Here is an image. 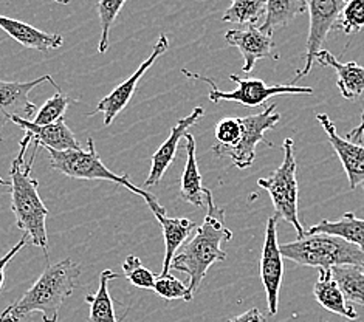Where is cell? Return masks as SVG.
<instances>
[{
	"mask_svg": "<svg viewBox=\"0 0 364 322\" xmlns=\"http://www.w3.org/2000/svg\"><path fill=\"white\" fill-rule=\"evenodd\" d=\"M363 136H364V110H363V115H361V123L357 129H353L352 132L348 134V140H350L352 143H361L363 141Z\"/></svg>",
	"mask_w": 364,
	"mask_h": 322,
	"instance_id": "cell-35",
	"label": "cell"
},
{
	"mask_svg": "<svg viewBox=\"0 0 364 322\" xmlns=\"http://www.w3.org/2000/svg\"><path fill=\"white\" fill-rule=\"evenodd\" d=\"M240 134V118H223L215 126V138H218L215 146L232 147L234 144H237Z\"/></svg>",
	"mask_w": 364,
	"mask_h": 322,
	"instance_id": "cell-32",
	"label": "cell"
},
{
	"mask_svg": "<svg viewBox=\"0 0 364 322\" xmlns=\"http://www.w3.org/2000/svg\"><path fill=\"white\" fill-rule=\"evenodd\" d=\"M203 115H205V109L196 107L188 117L178 119L177 123L171 127V134L168 136V140L164 141L159 147V151L152 155L151 171H149V176H147V178L144 181V185H143L144 188L159 185L160 180L163 178V176L166 173L172 161H174V159H176L180 140L186 136L188 129L193 127Z\"/></svg>",
	"mask_w": 364,
	"mask_h": 322,
	"instance_id": "cell-15",
	"label": "cell"
},
{
	"mask_svg": "<svg viewBox=\"0 0 364 322\" xmlns=\"http://www.w3.org/2000/svg\"><path fill=\"white\" fill-rule=\"evenodd\" d=\"M27 242H28L27 239L22 237L19 242H17V245L13 247V249L8 251L6 254L2 259H0V290L4 289V284H5V268H6V265L10 264V260L14 259L17 252H19L25 245H27Z\"/></svg>",
	"mask_w": 364,
	"mask_h": 322,
	"instance_id": "cell-33",
	"label": "cell"
},
{
	"mask_svg": "<svg viewBox=\"0 0 364 322\" xmlns=\"http://www.w3.org/2000/svg\"><path fill=\"white\" fill-rule=\"evenodd\" d=\"M154 291L166 301L183 299V301L189 302L194 298V296L191 294L188 285H185L183 282L177 279V277H174L172 274H160L155 277Z\"/></svg>",
	"mask_w": 364,
	"mask_h": 322,
	"instance_id": "cell-29",
	"label": "cell"
},
{
	"mask_svg": "<svg viewBox=\"0 0 364 322\" xmlns=\"http://www.w3.org/2000/svg\"><path fill=\"white\" fill-rule=\"evenodd\" d=\"M307 11L306 0H268L265 8V21L261 25L262 31L272 33L276 27L290 23L298 14Z\"/></svg>",
	"mask_w": 364,
	"mask_h": 322,
	"instance_id": "cell-24",
	"label": "cell"
},
{
	"mask_svg": "<svg viewBox=\"0 0 364 322\" xmlns=\"http://www.w3.org/2000/svg\"><path fill=\"white\" fill-rule=\"evenodd\" d=\"M282 257L302 267L332 269L336 267L364 268V251L352 243L327 234H304V237L279 245Z\"/></svg>",
	"mask_w": 364,
	"mask_h": 322,
	"instance_id": "cell-4",
	"label": "cell"
},
{
	"mask_svg": "<svg viewBox=\"0 0 364 322\" xmlns=\"http://www.w3.org/2000/svg\"><path fill=\"white\" fill-rule=\"evenodd\" d=\"M181 73H183L186 77H191V80H197V81H203L206 84H210L211 87L210 101L215 104L220 101H232L247 107H257V106H264L268 100L276 97V95H314V89H310V87H298L293 84L268 85L262 80H256V77H248V80H244V77H239L237 75H230V80L237 84L236 89L231 92H222L218 89V85H215L214 81L210 80V77L197 75V73H191L189 70H186V68H181Z\"/></svg>",
	"mask_w": 364,
	"mask_h": 322,
	"instance_id": "cell-7",
	"label": "cell"
},
{
	"mask_svg": "<svg viewBox=\"0 0 364 322\" xmlns=\"http://www.w3.org/2000/svg\"><path fill=\"white\" fill-rule=\"evenodd\" d=\"M284 276L282 254L277 243V217H270L265 226V242L261 256V279L267 293L270 315H276L279 306V291Z\"/></svg>",
	"mask_w": 364,
	"mask_h": 322,
	"instance_id": "cell-12",
	"label": "cell"
},
{
	"mask_svg": "<svg viewBox=\"0 0 364 322\" xmlns=\"http://www.w3.org/2000/svg\"><path fill=\"white\" fill-rule=\"evenodd\" d=\"M118 274L112 272V269H104L100 276V286L97 293L85 296V302L90 306L89 313V322H119L115 308L114 301L109 293V284L112 281L118 279Z\"/></svg>",
	"mask_w": 364,
	"mask_h": 322,
	"instance_id": "cell-23",
	"label": "cell"
},
{
	"mask_svg": "<svg viewBox=\"0 0 364 322\" xmlns=\"http://www.w3.org/2000/svg\"><path fill=\"white\" fill-rule=\"evenodd\" d=\"M279 119L281 115L279 112H276V104H272V106H268L261 113H256V115L240 118L242 134L237 144H234L232 147L214 146V155L219 156V159L230 156L237 169L250 168L256 160V146L265 140L267 130L273 129L279 123Z\"/></svg>",
	"mask_w": 364,
	"mask_h": 322,
	"instance_id": "cell-8",
	"label": "cell"
},
{
	"mask_svg": "<svg viewBox=\"0 0 364 322\" xmlns=\"http://www.w3.org/2000/svg\"><path fill=\"white\" fill-rule=\"evenodd\" d=\"M284 160L270 177L259 178L257 186L270 194L276 217L290 223L298 232V239L304 237L306 230L302 226L298 215V200L299 186L296 180V159H294V141L291 138H285L284 144Z\"/></svg>",
	"mask_w": 364,
	"mask_h": 322,
	"instance_id": "cell-6",
	"label": "cell"
},
{
	"mask_svg": "<svg viewBox=\"0 0 364 322\" xmlns=\"http://www.w3.org/2000/svg\"><path fill=\"white\" fill-rule=\"evenodd\" d=\"M80 277L81 265L72 259L48 265L19 301L0 313V322H21L33 313H42L44 322H58L59 310L75 291Z\"/></svg>",
	"mask_w": 364,
	"mask_h": 322,
	"instance_id": "cell-2",
	"label": "cell"
},
{
	"mask_svg": "<svg viewBox=\"0 0 364 322\" xmlns=\"http://www.w3.org/2000/svg\"><path fill=\"white\" fill-rule=\"evenodd\" d=\"M228 322H267V319L259 308H250L248 311L230 319Z\"/></svg>",
	"mask_w": 364,
	"mask_h": 322,
	"instance_id": "cell-34",
	"label": "cell"
},
{
	"mask_svg": "<svg viewBox=\"0 0 364 322\" xmlns=\"http://www.w3.org/2000/svg\"><path fill=\"white\" fill-rule=\"evenodd\" d=\"M123 273L126 279L135 285L136 289H144V290H154L155 285V276L151 269L143 267L140 257L136 256H127L123 262Z\"/></svg>",
	"mask_w": 364,
	"mask_h": 322,
	"instance_id": "cell-30",
	"label": "cell"
},
{
	"mask_svg": "<svg viewBox=\"0 0 364 322\" xmlns=\"http://www.w3.org/2000/svg\"><path fill=\"white\" fill-rule=\"evenodd\" d=\"M332 276L350 306L358 304L364 307V268L336 267L332 268Z\"/></svg>",
	"mask_w": 364,
	"mask_h": 322,
	"instance_id": "cell-25",
	"label": "cell"
},
{
	"mask_svg": "<svg viewBox=\"0 0 364 322\" xmlns=\"http://www.w3.org/2000/svg\"><path fill=\"white\" fill-rule=\"evenodd\" d=\"M13 123L25 130V134L31 135V138L39 147L44 149H51L56 152L65 151H81L82 147L80 141L76 140L75 134L67 126L65 118L59 119L58 123L48 126H36L31 121H25L21 118H14Z\"/></svg>",
	"mask_w": 364,
	"mask_h": 322,
	"instance_id": "cell-16",
	"label": "cell"
},
{
	"mask_svg": "<svg viewBox=\"0 0 364 322\" xmlns=\"http://www.w3.org/2000/svg\"><path fill=\"white\" fill-rule=\"evenodd\" d=\"M338 28H341L346 34H357L364 28V0L346 2L335 30Z\"/></svg>",
	"mask_w": 364,
	"mask_h": 322,
	"instance_id": "cell-31",
	"label": "cell"
},
{
	"mask_svg": "<svg viewBox=\"0 0 364 322\" xmlns=\"http://www.w3.org/2000/svg\"><path fill=\"white\" fill-rule=\"evenodd\" d=\"M44 82H50L56 92H59L58 84L50 75H44L28 82L0 80V132L14 118L30 121L36 117L38 107L30 101V92Z\"/></svg>",
	"mask_w": 364,
	"mask_h": 322,
	"instance_id": "cell-11",
	"label": "cell"
},
{
	"mask_svg": "<svg viewBox=\"0 0 364 322\" xmlns=\"http://www.w3.org/2000/svg\"><path fill=\"white\" fill-rule=\"evenodd\" d=\"M50 156V166L55 171L64 173L67 177L76 180H102V181H114L119 186H124L131 193L144 198L146 205L155 214H166L164 206L159 203L157 197L147 193L146 189L135 186L134 183L127 178V176H118V173L109 171L101 161L100 155L95 147L93 138L87 140V151H65L56 152L51 149H46Z\"/></svg>",
	"mask_w": 364,
	"mask_h": 322,
	"instance_id": "cell-5",
	"label": "cell"
},
{
	"mask_svg": "<svg viewBox=\"0 0 364 322\" xmlns=\"http://www.w3.org/2000/svg\"><path fill=\"white\" fill-rule=\"evenodd\" d=\"M225 41L240 51L242 58H244V67H242L244 73L253 72L259 59H279V53L274 51L273 34L265 33L255 25H248L247 30L227 31Z\"/></svg>",
	"mask_w": 364,
	"mask_h": 322,
	"instance_id": "cell-14",
	"label": "cell"
},
{
	"mask_svg": "<svg viewBox=\"0 0 364 322\" xmlns=\"http://www.w3.org/2000/svg\"><path fill=\"white\" fill-rule=\"evenodd\" d=\"M267 2L264 0H234L230 8L225 11L222 21L230 23H248L255 25L265 14Z\"/></svg>",
	"mask_w": 364,
	"mask_h": 322,
	"instance_id": "cell-26",
	"label": "cell"
},
{
	"mask_svg": "<svg viewBox=\"0 0 364 322\" xmlns=\"http://www.w3.org/2000/svg\"><path fill=\"white\" fill-rule=\"evenodd\" d=\"M73 102H76V100L68 98L67 95H64L59 90L55 93V97H51L50 100L46 101L44 106L38 110L36 117L33 118L31 123L36 126H48V124L58 123L59 119L64 118L67 107Z\"/></svg>",
	"mask_w": 364,
	"mask_h": 322,
	"instance_id": "cell-27",
	"label": "cell"
},
{
	"mask_svg": "<svg viewBox=\"0 0 364 322\" xmlns=\"http://www.w3.org/2000/svg\"><path fill=\"white\" fill-rule=\"evenodd\" d=\"M315 299L326 310L348 318L350 321L358 318V313L353 310L350 304L346 301L344 294L332 276V269H319L318 279L314 286Z\"/></svg>",
	"mask_w": 364,
	"mask_h": 322,
	"instance_id": "cell-20",
	"label": "cell"
},
{
	"mask_svg": "<svg viewBox=\"0 0 364 322\" xmlns=\"http://www.w3.org/2000/svg\"><path fill=\"white\" fill-rule=\"evenodd\" d=\"M126 5V0H100L98 14L101 22V38L98 43L100 53H106L109 48V34L112 25L115 23L121 8Z\"/></svg>",
	"mask_w": 364,
	"mask_h": 322,
	"instance_id": "cell-28",
	"label": "cell"
},
{
	"mask_svg": "<svg viewBox=\"0 0 364 322\" xmlns=\"http://www.w3.org/2000/svg\"><path fill=\"white\" fill-rule=\"evenodd\" d=\"M185 149H186V164H185L183 173H181L180 197L186 203H191L197 208H203L206 205L208 189L203 186L202 173L198 171L194 135L186 134Z\"/></svg>",
	"mask_w": 364,
	"mask_h": 322,
	"instance_id": "cell-19",
	"label": "cell"
},
{
	"mask_svg": "<svg viewBox=\"0 0 364 322\" xmlns=\"http://www.w3.org/2000/svg\"><path fill=\"white\" fill-rule=\"evenodd\" d=\"M168 48H169L168 36L164 33H161L157 43L154 45V50L149 55V58H147L144 63L136 68V72L131 77H127L126 81L118 84L115 89L107 95V97H104L98 102L97 109L90 112V117L95 115V113L101 112L104 115V126H110L112 123H114V119L129 106V102H131L134 93L136 90V85L140 84L141 77L155 64V60H157L161 55L166 53Z\"/></svg>",
	"mask_w": 364,
	"mask_h": 322,
	"instance_id": "cell-10",
	"label": "cell"
},
{
	"mask_svg": "<svg viewBox=\"0 0 364 322\" xmlns=\"http://www.w3.org/2000/svg\"><path fill=\"white\" fill-rule=\"evenodd\" d=\"M31 141V135L25 134L19 143V154L11 161V210L16 217L17 228L25 234L23 237L30 240L34 247L44 249L46 257H48V208L44 205L39 195V181L31 173L33 163L36 160L38 151L41 149L38 144H34V151L30 156V161L25 163V154H27Z\"/></svg>",
	"mask_w": 364,
	"mask_h": 322,
	"instance_id": "cell-1",
	"label": "cell"
},
{
	"mask_svg": "<svg viewBox=\"0 0 364 322\" xmlns=\"http://www.w3.org/2000/svg\"><path fill=\"white\" fill-rule=\"evenodd\" d=\"M0 30H4L8 36L19 42L22 47L38 50L42 51V53L63 47L64 43V38L60 34L46 33L33 27L30 23L16 21L5 16H0Z\"/></svg>",
	"mask_w": 364,
	"mask_h": 322,
	"instance_id": "cell-17",
	"label": "cell"
},
{
	"mask_svg": "<svg viewBox=\"0 0 364 322\" xmlns=\"http://www.w3.org/2000/svg\"><path fill=\"white\" fill-rule=\"evenodd\" d=\"M0 185H6V181L2 177H0Z\"/></svg>",
	"mask_w": 364,
	"mask_h": 322,
	"instance_id": "cell-36",
	"label": "cell"
},
{
	"mask_svg": "<svg viewBox=\"0 0 364 322\" xmlns=\"http://www.w3.org/2000/svg\"><path fill=\"white\" fill-rule=\"evenodd\" d=\"M155 219L160 223L164 237V260L161 274H169L171 264L176 257V251L183 245L198 226L196 222L189 219H171L166 214H155Z\"/></svg>",
	"mask_w": 364,
	"mask_h": 322,
	"instance_id": "cell-21",
	"label": "cell"
},
{
	"mask_svg": "<svg viewBox=\"0 0 364 322\" xmlns=\"http://www.w3.org/2000/svg\"><path fill=\"white\" fill-rule=\"evenodd\" d=\"M344 6V0H309L307 2L310 28L306 45V63L304 67L296 72L293 85L310 73L316 60V55L323 50V43L327 39V34L336 28V23L340 21Z\"/></svg>",
	"mask_w": 364,
	"mask_h": 322,
	"instance_id": "cell-9",
	"label": "cell"
},
{
	"mask_svg": "<svg viewBox=\"0 0 364 322\" xmlns=\"http://www.w3.org/2000/svg\"><path fill=\"white\" fill-rule=\"evenodd\" d=\"M316 63L324 67H332L336 72V85L340 89L343 98L353 101L361 93H364V67L357 63H340L331 51L321 50L316 55Z\"/></svg>",
	"mask_w": 364,
	"mask_h": 322,
	"instance_id": "cell-18",
	"label": "cell"
},
{
	"mask_svg": "<svg viewBox=\"0 0 364 322\" xmlns=\"http://www.w3.org/2000/svg\"><path fill=\"white\" fill-rule=\"evenodd\" d=\"M315 118L318 119L321 127L324 129L328 143L332 144L333 151L343 164L350 189L353 190L358 186L364 188V146L352 143L348 138L338 135L333 121L328 118L327 113H316Z\"/></svg>",
	"mask_w": 364,
	"mask_h": 322,
	"instance_id": "cell-13",
	"label": "cell"
},
{
	"mask_svg": "<svg viewBox=\"0 0 364 322\" xmlns=\"http://www.w3.org/2000/svg\"><path fill=\"white\" fill-rule=\"evenodd\" d=\"M306 234H327L344 239L364 251V220L358 219L352 211L346 213L340 220H321L311 226Z\"/></svg>",
	"mask_w": 364,
	"mask_h": 322,
	"instance_id": "cell-22",
	"label": "cell"
},
{
	"mask_svg": "<svg viewBox=\"0 0 364 322\" xmlns=\"http://www.w3.org/2000/svg\"><path fill=\"white\" fill-rule=\"evenodd\" d=\"M206 208L208 213L203 223L198 226L194 237L186 243L181 252L176 254L171 264V269H178V272L188 274V289L193 296L200 289L202 281L211 265L227 259V252L223 251L222 243L232 239L231 230L225 225V211L214 203L210 189L206 194Z\"/></svg>",
	"mask_w": 364,
	"mask_h": 322,
	"instance_id": "cell-3",
	"label": "cell"
}]
</instances>
